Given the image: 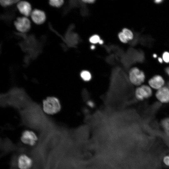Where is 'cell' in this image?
Here are the masks:
<instances>
[{
    "label": "cell",
    "mask_w": 169,
    "mask_h": 169,
    "mask_svg": "<svg viewBox=\"0 0 169 169\" xmlns=\"http://www.w3.org/2000/svg\"><path fill=\"white\" fill-rule=\"evenodd\" d=\"M128 77L130 82L137 87L143 84L146 78L144 72L136 67H133L130 70Z\"/></svg>",
    "instance_id": "obj_1"
},
{
    "label": "cell",
    "mask_w": 169,
    "mask_h": 169,
    "mask_svg": "<svg viewBox=\"0 0 169 169\" xmlns=\"http://www.w3.org/2000/svg\"><path fill=\"white\" fill-rule=\"evenodd\" d=\"M43 109L44 111L48 114L56 113L60 110V103L56 97H49L43 101Z\"/></svg>",
    "instance_id": "obj_2"
},
{
    "label": "cell",
    "mask_w": 169,
    "mask_h": 169,
    "mask_svg": "<svg viewBox=\"0 0 169 169\" xmlns=\"http://www.w3.org/2000/svg\"><path fill=\"white\" fill-rule=\"evenodd\" d=\"M153 90L148 84H143L136 88L134 92L135 97L138 101H143L152 96Z\"/></svg>",
    "instance_id": "obj_3"
},
{
    "label": "cell",
    "mask_w": 169,
    "mask_h": 169,
    "mask_svg": "<svg viewBox=\"0 0 169 169\" xmlns=\"http://www.w3.org/2000/svg\"><path fill=\"white\" fill-rule=\"evenodd\" d=\"M20 139L22 143L25 145L33 146L37 143L38 138L36 134L33 131L26 130L22 133Z\"/></svg>",
    "instance_id": "obj_4"
},
{
    "label": "cell",
    "mask_w": 169,
    "mask_h": 169,
    "mask_svg": "<svg viewBox=\"0 0 169 169\" xmlns=\"http://www.w3.org/2000/svg\"><path fill=\"white\" fill-rule=\"evenodd\" d=\"M166 81L161 75L156 74L150 78L148 80L147 84L153 90L156 91L165 86Z\"/></svg>",
    "instance_id": "obj_5"
},
{
    "label": "cell",
    "mask_w": 169,
    "mask_h": 169,
    "mask_svg": "<svg viewBox=\"0 0 169 169\" xmlns=\"http://www.w3.org/2000/svg\"><path fill=\"white\" fill-rule=\"evenodd\" d=\"M33 164L32 158L26 154H21L17 158V164L19 169H30Z\"/></svg>",
    "instance_id": "obj_6"
},
{
    "label": "cell",
    "mask_w": 169,
    "mask_h": 169,
    "mask_svg": "<svg viewBox=\"0 0 169 169\" xmlns=\"http://www.w3.org/2000/svg\"><path fill=\"white\" fill-rule=\"evenodd\" d=\"M14 25L17 29L22 33L28 32L31 27L29 20L25 17L18 18L15 21Z\"/></svg>",
    "instance_id": "obj_7"
},
{
    "label": "cell",
    "mask_w": 169,
    "mask_h": 169,
    "mask_svg": "<svg viewBox=\"0 0 169 169\" xmlns=\"http://www.w3.org/2000/svg\"><path fill=\"white\" fill-rule=\"evenodd\" d=\"M156 99L162 104L169 103V87L165 86L156 91L155 93Z\"/></svg>",
    "instance_id": "obj_8"
},
{
    "label": "cell",
    "mask_w": 169,
    "mask_h": 169,
    "mask_svg": "<svg viewBox=\"0 0 169 169\" xmlns=\"http://www.w3.org/2000/svg\"><path fill=\"white\" fill-rule=\"evenodd\" d=\"M30 15L32 20L37 24H42L46 20L45 13L41 10L34 9L32 11Z\"/></svg>",
    "instance_id": "obj_9"
},
{
    "label": "cell",
    "mask_w": 169,
    "mask_h": 169,
    "mask_svg": "<svg viewBox=\"0 0 169 169\" xmlns=\"http://www.w3.org/2000/svg\"><path fill=\"white\" fill-rule=\"evenodd\" d=\"M17 8L20 12L25 16L31 15L32 11L30 4L26 1H21L18 3Z\"/></svg>",
    "instance_id": "obj_10"
},
{
    "label": "cell",
    "mask_w": 169,
    "mask_h": 169,
    "mask_svg": "<svg viewBox=\"0 0 169 169\" xmlns=\"http://www.w3.org/2000/svg\"><path fill=\"white\" fill-rule=\"evenodd\" d=\"M80 76L82 79L85 82L90 81L92 78L91 73L87 70H83L81 71Z\"/></svg>",
    "instance_id": "obj_11"
},
{
    "label": "cell",
    "mask_w": 169,
    "mask_h": 169,
    "mask_svg": "<svg viewBox=\"0 0 169 169\" xmlns=\"http://www.w3.org/2000/svg\"><path fill=\"white\" fill-rule=\"evenodd\" d=\"M161 125L165 132L169 135V117L163 118L161 122Z\"/></svg>",
    "instance_id": "obj_12"
},
{
    "label": "cell",
    "mask_w": 169,
    "mask_h": 169,
    "mask_svg": "<svg viewBox=\"0 0 169 169\" xmlns=\"http://www.w3.org/2000/svg\"><path fill=\"white\" fill-rule=\"evenodd\" d=\"M122 32L124 34L128 41L131 40L133 39L134 34L132 32L130 29L125 28L122 29Z\"/></svg>",
    "instance_id": "obj_13"
},
{
    "label": "cell",
    "mask_w": 169,
    "mask_h": 169,
    "mask_svg": "<svg viewBox=\"0 0 169 169\" xmlns=\"http://www.w3.org/2000/svg\"><path fill=\"white\" fill-rule=\"evenodd\" d=\"M64 3L63 0H50L49 3L51 6L56 7L59 8Z\"/></svg>",
    "instance_id": "obj_14"
},
{
    "label": "cell",
    "mask_w": 169,
    "mask_h": 169,
    "mask_svg": "<svg viewBox=\"0 0 169 169\" xmlns=\"http://www.w3.org/2000/svg\"><path fill=\"white\" fill-rule=\"evenodd\" d=\"M18 0H0V3L2 6L6 7L13 4L15 3L19 2Z\"/></svg>",
    "instance_id": "obj_15"
},
{
    "label": "cell",
    "mask_w": 169,
    "mask_h": 169,
    "mask_svg": "<svg viewBox=\"0 0 169 169\" xmlns=\"http://www.w3.org/2000/svg\"><path fill=\"white\" fill-rule=\"evenodd\" d=\"M100 40V36L97 35H94L91 36L89 39L90 42L93 44L99 43Z\"/></svg>",
    "instance_id": "obj_16"
},
{
    "label": "cell",
    "mask_w": 169,
    "mask_h": 169,
    "mask_svg": "<svg viewBox=\"0 0 169 169\" xmlns=\"http://www.w3.org/2000/svg\"><path fill=\"white\" fill-rule=\"evenodd\" d=\"M162 58L163 62L166 64L169 63V52L167 51L164 52L162 54Z\"/></svg>",
    "instance_id": "obj_17"
},
{
    "label": "cell",
    "mask_w": 169,
    "mask_h": 169,
    "mask_svg": "<svg viewBox=\"0 0 169 169\" xmlns=\"http://www.w3.org/2000/svg\"><path fill=\"white\" fill-rule=\"evenodd\" d=\"M118 36L120 40L122 43H126L128 42V40L122 32L119 33Z\"/></svg>",
    "instance_id": "obj_18"
},
{
    "label": "cell",
    "mask_w": 169,
    "mask_h": 169,
    "mask_svg": "<svg viewBox=\"0 0 169 169\" xmlns=\"http://www.w3.org/2000/svg\"><path fill=\"white\" fill-rule=\"evenodd\" d=\"M163 162L166 166L169 167V154L165 156L163 158Z\"/></svg>",
    "instance_id": "obj_19"
},
{
    "label": "cell",
    "mask_w": 169,
    "mask_h": 169,
    "mask_svg": "<svg viewBox=\"0 0 169 169\" xmlns=\"http://www.w3.org/2000/svg\"><path fill=\"white\" fill-rule=\"evenodd\" d=\"M82 1L86 3L92 4L95 2V1L94 0H84Z\"/></svg>",
    "instance_id": "obj_20"
},
{
    "label": "cell",
    "mask_w": 169,
    "mask_h": 169,
    "mask_svg": "<svg viewBox=\"0 0 169 169\" xmlns=\"http://www.w3.org/2000/svg\"><path fill=\"white\" fill-rule=\"evenodd\" d=\"M166 74L169 78V66L166 67L165 69Z\"/></svg>",
    "instance_id": "obj_21"
},
{
    "label": "cell",
    "mask_w": 169,
    "mask_h": 169,
    "mask_svg": "<svg viewBox=\"0 0 169 169\" xmlns=\"http://www.w3.org/2000/svg\"><path fill=\"white\" fill-rule=\"evenodd\" d=\"M158 62L160 64H162L163 62V59L162 58L159 57L157 58Z\"/></svg>",
    "instance_id": "obj_22"
},
{
    "label": "cell",
    "mask_w": 169,
    "mask_h": 169,
    "mask_svg": "<svg viewBox=\"0 0 169 169\" xmlns=\"http://www.w3.org/2000/svg\"><path fill=\"white\" fill-rule=\"evenodd\" d=\"M163 2L162 0H156L154 1V3L157 4H160Z\"/></svg>",
    "instance_id": "obj_23"
},
{
    "label": "cell",
    "mask_w": 169,
    "mask_h": 169,
    "mask_svg": "<svg viewBox=\"0 0 169 169\" xmlns=\"http://www.w3.org/2000/svg\"><path fill=\"white\" fill-rule=\"evenodd\" d=\"M152 56L154 58H156L157 57V55L156 54H153Z\"/></svg>",
    "instance_id": "obj_24"
},
{
    "label": "cell",
    "mask_w": 169,
    "mask_h": 169,
    "mask_svg": "<svg viewBox=\"0 0 169 169\" xmlns=\"http://www.w3.org/2000/svg\"><path fill=\"white\" fill-rule=\"evenodd\" d=\"M99 43L100 44H102L103 43V41L102 40L100 39V41L99 42Z\"/></svg>",
    "instance_id": "obj_25"
},
{
    "label": "cell",
    "mask_w": 169,
    "mask_h": 169,
    "mask_svg": "<svg viewBox=\"0 0 169 169\" xmlns=\"http://www.w3.org/2000/svg\"><path fill=\"white\" fill-rule=\"evenodd\" d=\"M95 47L94 45H92L90 47V48L92 49H95Z\"/></svg>",
    "instance_id": "obj_26"
}]
</instances>
